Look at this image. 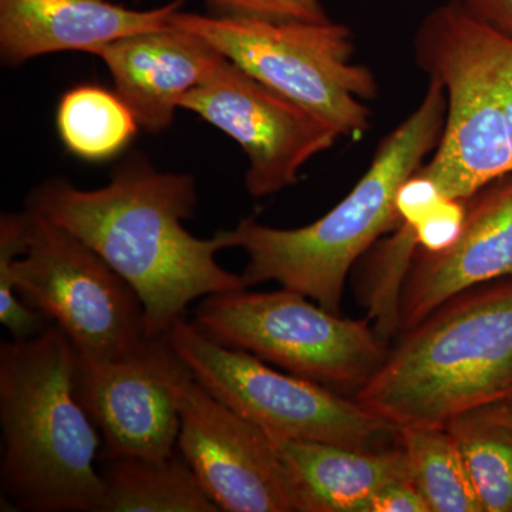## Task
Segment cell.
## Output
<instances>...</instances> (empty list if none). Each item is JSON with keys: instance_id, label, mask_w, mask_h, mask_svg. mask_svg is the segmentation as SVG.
Returning a JSON list of instances; mask_svg holds the SVG:
<instances>
[{"instance_id": "1", "label": "cell", "mask_w": 512, "mask_h": 512, "mask_svg": "<svg viewBox=\"0 0 512 512\" xmlns=\"http://www.w3.org/2000/svg\"><path fill=\"white\" fill-rule=\"evenodd\" d=\"M197 201L191 175L161 173L136 156L97 190L47 181L29 195L28 210L72 232L123 276L143 303L148 338L157 339L192 302L247 288L215 259L228 248L224 231L201 239L185 229Z\"/></svg>"}, {"instance_id": "2", "label": "cell", "mask_w": 512, "mask_h": 512, "mask_svg": "<svg viewBox=\"0 0 512 512\" xmlns=\"http://www.w3.org/2000/svg\"><path fill=\"white\" fill-rule=\"evenodd\" d=\"M446 116V90L429 79L419 107L383 138L359 183L328 214L302 228L266 227L244 218L224 231L228 248L247 252L241 274L247 288L276 282L340 315L350 269L383 234L402 227L397 191L436 150Z\"/></svg>"}, {"instance_id": "3", "label": "cell", "mask_w": 512, "mask_h": 512, "mask_svg": "<svg viewBox=\"0 0 512 512\" xmlns=\"http://www.w3.org/2000/svg\"><path fill=\"white\" fill-rule=\"evenodd\" d=\"M73 366L72 342L53 323L0 345V484L15 510L101 511V436L74 393Z\"/></svg>"}, {"instance_id": "4", "label": "cell", "mask_w": 512, "mask_h": 512, "mask_svg": "<svg viewBox=\"0 0 512 512\" xmlns=\"http://www.w3.org/2000/svg\"><path fill=\"white\" fill-rule=\"evenodd\" d=\"M512 397V275L441 303L400 333L353 400L389 424L444 427L458 414Z\"/></svg>"}, {"instance_id": "5", "label": "cell", "mask_w": 512, "mask_h": 512, "mask_svg": "<svg viewBox=\"0 0 512 512\" xmlns=\"http://www.w3.org/2000/svg\"><path fill=\"white\" fill-rule=\"evenodd\" d=\"M0 323L13 339L56 325L79 355L116 360L150 340L143 303L86 242L39 212L0 218Z\"/></svg>"}, {"instance_id": "6", "label": "cell", "mask_w": 512, "mask_h": 512, "mask_svg": "<svg viewBox=\"0 0 512 512\" xmlns=\"http://www.w3.org/2000/svg\"><path fill=\"white\" fill-rule=\"evenodd\" d=\"M170 23L197 33L265 86L330 124L340 136L369 130L375 74L352 63V30L332 22L197 15L177 10Z\"/></svg>"}, {"instance_id": "7", "label": "cell", "mask_w": 512, "mask_h": 512, "mask_svg": "<svg viewBox=\"0 0 512 512\" xmlns=\"http://www.w3.org/2000/svg\"><path fill=\"white\" fill-rule=\"evenodd\" d=\"M192 323L222 346L323 386L359 389L389 352L369 320L342 318L285 288L207 296Z\"/></svg>"}, {"instance_id": "8", "label": "cell", "mask_w": 512, "mask_h": 512, "mask_svg": "<svg viewBox=\"0 0 512 512\" xmlns=\"http://www.w3.org/2000/svg\"><path fill=\"white\" fill-rule=\"evenodd\" d=\"M168 342L192 375L220 402L272 439L318 441L369 450L392 427L329 387L272 369L244 350L227 348L181 318Z\"/></svg>"}, {"instance_id": "9", "label": "cell", "mask_w": 512, "mask_h": 512, "mask_svg": "<svg viewBox=\"0 0 512 512\" xmlns=\"http://www.w3.org/2000/svg\"><path fill=\"white\" fill-rule=\"evenodd\" d=\"M417 66L446 90L447 116L436 153L420 173L448 200L467 201L512 173V148L500 101L466 29L448 0L427 13L413 40Z\"/></svg>"}, {"instance_id": "10", "label": "cell", "mask_w": 512, "mask_h": 512, "mask_svg": "<svg viewBox=\"0 0 512 512\" xmlns=\"http://www.w3.org/2000/svg\"><path fill=\"white\" fill-rule=\"evenodd\" d=\"M168 383L180 412L177 451L220 511L295 512L271 436L208 392L177 355Z\"/></svg>"}, {"instance_id": "11", "label": "cell", "mask_w": 512, "mask_h": 512, "mask_svg": "<svg viewBox=\"0 0 512 512\" xmlns=\"http://www.w3.org/2000/svg\"><path fill=\"white\" fill-rule=\"evenodd\" d=\"M180 109L220 128L242 147L249 160L245 188L254 198L291 187L303 165L330 150L340 137L326 121L227 57L204 83L185 94Z\"/></svg>"}, {"instance_id": "12", "label": "cell", "mask_w": 512, "mask_h": 512, "mask_svg": "<svg viewBox=\"0 0 512 512\" xmlns=\"http://www.w3.org/2000/svg\"><path fill=\"white\" fill-rule=\"evenodd\" d=\"M174 359L167 335L123 359L74 350V393L104 441L103 457L164 460L177 453L180 412L168 383Z\"/></svg>"}, {"instance_id": "13", "label": "cell", "mask_w": 512, "mask_h": 512, "mask_svg": "<svg viewBox=\"0 0 512 512\" xmlns=\"http://www.w3.org/2000/svg\"><path fill=\"white\" fill-rule=\"evenodd\" d=\"M511 275L512 173L468 198L463 231L451 247H417L400 295L397 336L457 293Z\"/></svg>"}, {"instance_id": "14", "label": "cell", "mask_w": 512, "mask_h": 512, "mask_svg": "<svg viewBox=\"0 0 512 512\" xmlns=\"http://www.w3.org/2000/svg\"><path fill=\"white\" fill-rule=\"evenodd\" d=\"M94 55L106 64L114 89L138 126L161 133L171 126L185 94L204 83L224 62L207 39L173 23L121 37Z\"/></svg>"}, {"instance_id": "15", "label": "cell", "mask_w": 512, "mask_h": 512, "mask_svg": "<svg viewBox=\"0 0 512 512\" xmlns=\"http://www.w3.org/2000/svg\"><path fill=\"white\" fill-rule=\"evenodd\" d=\"M181 5L133 10L110 0H0V55L10 66L56 52L94 55L121 37L165 28Z\"/></svg>"}, {"instance_id": "16", "label": "cell", "mask_w": 512, "mask_h": 512, "mask_svg": "<svg viewBox=\"0 0 512 512\" xmlns=\"http://www.w3.org/2000/svg\"><path fill=\"white\" fill-rule=\"evenodd\" d=\"M272 440L291 484L295 512H367L384 487L410 480L402 447L359 450L318 441Z\"/></svg>"}, {"instance_id": "17", "label": "cell", "mask_w": 512, "mask_h": 512, "mask_svg": "<svg viewBox=\"0 0 512 512\" xmlns=\"http://www.w3.org/2000/svg\"><path fill=\"white\" fill-rule=\"evenodd\" d=\"M100 512H220L180 453L164 458L103 457Z\"/></svg>"}, {"instance_id": "18", "label": "cell", "mask_w": 512, "mask_h": 512, "mask_svg": "<svg viewBox=\"0 0 512 512\" xmlns=\"http://www.w3.org/2000/svg\"><path fill=\"white\" fill-rule=\"evenodd\" d=\"M484 512H512V397L481 404L446 424Z\"/></svg>"}, {"instance_id": "19", "label": "cell", "mask_w": 512, "mask_h": 512, "mask_svg": "<svg viewBox=\"0 0 512 512\" xmlns=\"http://www.w3.org/2000/svg\"><path fill=\"white\" fill-rule=\"evenodd\" d=\"M410 480L430 512H484L454 437L446 427L397 430Z\"/></svg>"}, {"instance_id": "20", "label": "cell", "mask_w": 512, "mask_h": 512, "mask_svg": "<svg viewBox=\"0 0 512 512\" xmlns=\"http://www.w3.org/2000/svg\"><path fill=\"white\" fill-rule=\"evenodd\" d=\"M56 121L64 147L94 163L117 156L140 127L119 94L93 84H80L64 93Z\"/></svg>"}, {"instance_id": "21", "label": "cell", "mask_w": 512, "mask_h": 512, "mask_svg": "<svg viewBox=\"0 0 512 512\" xmlns=\"http://www.w3.org/2000/svg\"><path fill=\"white\" fill-rule=\"evenodd\" d=\"M416 235L410 225L393 231L390 238L379 242L367 259L363 275V303L375 330L384 343L399 332V303L407 272L416 254Z\"/></svg>"}, {"instance_id": "22", "label": "cell", "mask_w": 512, "mask_h": 512, "mask_svg": "<svg viewBox=\"0 0 512 512\" xmlns=\"http://www.w3.org/2000/svg\"><path fill=\"white\" fill-rule=\"evenodd\" d=\"M466 29L477 55L484 64L495 96L500 101L512 148V43L493 30L485 28L467 12Z\"/></svg>"}, {"instance_id": "23", "label": "cell", "mask_w": 512, "mask_h": 512, "mask_svg": "<svg viewBox=\"0 0 512 512\" xmlns=\"http://www.w3.org/2000/svg\"><path fill=\"white\" fill-rule=\"evenodd\" d=\"M212 15L231 18L328 22L320 0H204Z\"/></svg>"}, {"instance_id": "24", "label": "cell", "mask_w": 512, "mask_h": 512, "mask_svg": "<svg viewBox=\"0 0 512 512\" xmlns=\"http://www.w3.org/2000/svg\"><path fill=\"white\" fill-rule=\"evenodd\" d=\"M466 221V201L443 198L416 225L417 245L424 251L440 252L457 241Z\"/></svg>"}, {"instance_id": "25", "label": "cell", "mask_w": 512, "mask_h": 512, "mask_svg": "<svg viewBox=\"0 0 512 512\" xmlns=\"http://www.w3.org/2000/svg\"><path fill=\"white\" fill-rule=\"evenodd\" d=\"M443 198L437 185L417 171L397 191L396 210L403 224L413 227Z\"/></svg>"}, {"instance_id": "26", "label": "cell", "mask_w": 512, "mask_h": 512, "mask_svg": "<svg viewBox=\"0 0 512 512\" xmlns=\"http://www.w3.org/2000/svg\"><path fill=\"white\" fill-rule=\"evenodd\" d=\"M367 512H430L419 490L410 480L384 487L370 501Z\"/></svg>"}, {"instance_id": "27", "label": "cell", "mask_w": 512, "mask_h": 512, "mask_svg": "<svg viewBox=\"0 0 512 512\" xmlns=\"http://www.w3.org/2000/svg\"><path fill=\"white\" fill-rule=\"evenodd\" d=\"M471 18L512 43V0H457Z\"/></svg>"}]
</instances>
